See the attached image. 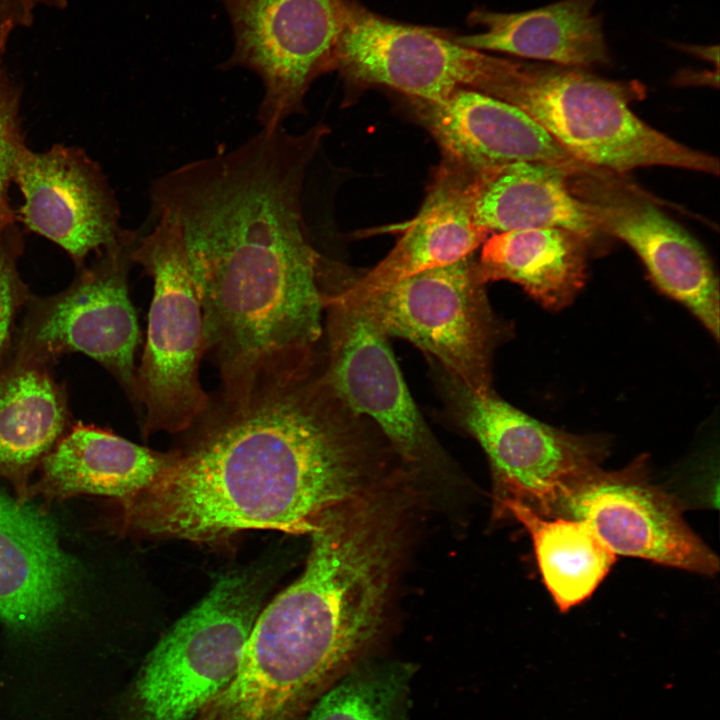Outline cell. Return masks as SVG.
I'll return each mask as SVG.
<instances>
[{"instance_id":"obj_21","label":"cell","mask_w":720,"mask_h":720,"mask_svg":"<svg viewBox=\"0 0 720 720\" xmlns=\"http://www.w3.org/2000/svg\"><path fill=\"white\" fill-rule=\"evenodd\" d=\"M587 241L561 228L499 232L482 243L477 262L484 283L520 285L550 309L568 305L586 279Z\"/></svg>"},{"instance_id":"obj_23","label":"cell","mask_w":720,"mask_h":720,"mask_svg":"<svg viewBox=\"0 0 720 720\" xmlns=\"http://www.w3.org/2000/svg\"><path fill=\"white\" fill-rule=\"evenodd\" d=\"M527 530L545 587L561 612L591 597L616 554L584 522L545 517L513 501L500 503Z\"/></svg>"},{"instance_id":"obj_4","label":"cell","mask_w":720,"mask_h":720,"mask_svg":"<svg viewBox=\"0 0 720 720\" xmlns=\"http://www.w3.org/2000/svg\"><path fill=\"white\" fill-rule=\"evenodd\" d=\"M152 229L138 232L130 251L153 281L147 337L135 370L132 401L141 431L183 433L205 411L210 395L199 370L205 355L203 313L189 268L183 230L167 210H151Z\"/></svg>"},{"instance_id":"obj_26","label":"cell","mask_w":720,"mask_h":720,"mask_svg":"<svg viewBox=\"0 0 720 720\" xmlns=\"http://www.w3.org/2000/svg\"><path fill=\"white\" fill-rule=\"evenodd\" d=\"M0 52V212L10 210L9 187L27 148L19 116L20 90L2 64Z\"/></svg>"},{"instance_id":"obj_17","label":"cell","mask_w":720,"mask_h":720,"mask_svg":"<svg viewBox=\"0 0 720 720\" xmlns=\"http://www.w3.org/2000/svg\"><path fill=\"white\" fill-rule=\"evenodd\" d=\"M471 180L472 174L459 167L450 164L442 169L420 210L402 225V236L380 262L346 282L322 280V288L369 294L473 255L488 232L473 217Z\"/></svg>"},{"instance_id":"obj_25","label":"cell","mask_w":720,"mask_h":720,"mask_svg":"<svg viewBox=\"0 0 720 720\" xmlns=\"http://www.w3.org/2000/svg\"><path fill=\"white\" fill-rule=\"evenodd\" d=\"M22 248L13 210L0 212V366L10 342L14 318L26 296L17 269Z\"/></svg>"},{"instance_id":"obj_27","label":"cell","mask_w":720,"mask_h":720,"mask_svg":"<svg viewBox=\"0 0 720 720\" xmlns=\"http://www.w3.org/2000/svg\"><path fill=\"white\" fill-rule=\"evenodd\" d=\"M67 0H0V41L7 44L12 33L33 25L42 8L64 10Z\"/></svg>"},{"instance_id":"obj_7","label":"cell","mask_w":720,"mask_h":720,"mask_svg":"<svg viewBox=\"0 0 720 720\" xmlns=\"http://www.w3.org/2000/svg\"><path fill=\"white\" fill-rule=\"evenodd\" d=\"M426 359L444 417L477 440L487 454L500 503L513 501L542 516L559 517L576 487L600 469L606 442L540 422L493 389L476 393Z\"/></svg>"},{"instance_id":"obj_8","label":"cell","mask_w":720,"mask_h":720,"mask_svg":"<svg viewBox=\"0 0 720 720\" xmlns=\"http://www.w3.org/2000/svg\"><path fill=\"white\" fill-rule=\"evenodd\" d=\"M137 235L125 230L69 287L31 301L15 361L46 367L63 353L81 352L104 366L133 399L139 327L128 272Z\"/></svg>"},{"instance_id":"obj_12","label":"cell","mask_w":720,"mask_h":720,"mask_svg":"<svg viewBox=\"0 0 720 720\" xmlns=\"http://www.w3.org/2000/svg\"><path fill=\"white\" fill-rule=\"evenodd\" d=\"M587 524L616 555L713 576L717 556L688 526L675 496L654 484L643 457L601 468L580 483L560 516Z\"/></svg>"},{"instance_id":"obj_13","label":"cell","mask_w":720,"mask_h":720,"mask_svg":"<svg viewBox=\"0 0 720 720\" xmlns=\"http://www.w3.org/2000/svg\"><path fill=\"white\" fill-rule=\"evenodd\" d=\"M324 315L322 368L335 392L376 425L404 464L441 466L442 448L416 406L387 338L345 306L326 304Z\"/></svg>"},{"instance_id":"obj_22","label":"cell","mask_w":720,"mask_h":720,"mask_svg":"<svg viewBox=\"0 0 720 720\" xmlns=\"http://www.w3.org/2000/svg\"><path fill=\"white\" fill-rule=\"evenodd\" d=\"M67 425L64 392L45 366L14 361L0 368V477L23 486Z\"/></svg>"},{"instance_id":"obj_3","label":"cell","mask_w":720,"mask_h":720,"mask_svg":"<svg viewBox=\"0 0 720 720\" xmlns=\"http://www.w3.org/2000/svg\"><path fill=\"white\" fill-rule=\"evenodd\" d=\"M486 94L522 110L586 165L619 174L647 166L719 173L716 157L672 139L634 114L630 103L645 95L637 81L502 57Z\"/></svg>"},{"instance_id":"obj_18","label":"cell","mask_w":720,"mask_h":720,"mask_svg":"<svg viewBox=\"0 0 720 720\" xmlns=\"http://www.w3.org/2000/svg\"><path fill=\"white\" fill-rule=\"evenodd\" d=\"M598 0H561L517 13L477 9L469 16L477 33L456 35L459 43L564 66L591 69L610 63Z\"/></svg>"},{"instance_id":"obj_6","label":"cell","mask_w":720,"mask_h":720,"mask_svg":"<svg viewBox=\"0 0 720 720\" xmlns=\"http://www.w3.org/2000/svg\"><path fill=\"white\" fill-rule=\"evenodd\" d=\"M260 598L250 576L219 577L147 654L116 720H193L233 678Z\"/></svg>"},{"instance_id":"obj_1","label":"cell","mask_w":720,"mask_h":720,"mask_svg":"<svg viewBox=\"0 0 720 720\" xmlns=\"http://www.w3.org/2000/svg\"><path fill=\"white\" fill-rule=\"evenodd\" d=\"M308 160L285 133L260 131L152 182L151 210H167L181 224L205 354L224 396L306 368L321 354V257L300 206Z\"/></svg>"},{"instance_id":"obj_20","label":"cell","mask_w":720,"mask_h":720,"mask_svg":"<svg viewBox=\"0 0 720 720\" xmlns=\"http://www.w3.org/2000/svg\"><path fill=\"white\" fill-rule=\"evenodd\" d=\"M571 174L536 162H513L472 174L474 220L488 233L561 228L591 240L600 232L584 202L571 191Z\"/></svg>"},{"instance_id":"obj_16","label":"cell","mask_w":720,"mask_h":720,"mask_svg":"<svg viewBox=\"0 0 720 720\" xmlns=\"http://www.w3.org/2000/svg\"><path fill=\"white\" fill-rule=\"evenodd\" d=\"M424 118L453 166L472 174L513 162L545 163L578 173L592 166L572 157L516 106L474 89L425 104Z\"/></svg>"},{"instance_id":"obj_19","label":"cell","mask_w":720,"mask_h":720,"mask_svg":"<svg viewBox=\"0 0 720 720\" xmlns=\"http://www.w3.org/2000/svg\"><path fill=\"white\" fill-rule=\"evenodd\" d=\"M176 453L152 450L80 424L42 460L34 490L50 498L89 494L123 502L149 487L173 462Z\"/></svg>"},{"instance_id":"obj_2","label":"cell","mask_w":720,"mask_h":720,"mask_svg":"<svg viewBox=\"0 0 720 720\" xmlns=\"http://www.w3.org/2000/svg\"><path fill=\"white\" fill-rule=\"evenodd\" d=\"M169 467L121 502L127 526L215 542L244 530L308 533L333 506L384 482L398 458L326 379L322 359L210 395ZM183 432V433H184Z\"/></svg>"},{"instance_id":"obj_9","label":"cell","mask_w":720,"mask_h":720,"mask_svg":"<svg viewBox=\"0 0 720 720\" xmlns=\"http://www.w3.org/2000/svg\"><path fill=\"white\" fill-rule=\"evenodd\" d=\"M347 0H220L234 37L221 65L254 72L264 94L257 119L263 130L282 126L302 110L311 82L333 68Z\"/></svg>"},{"instance_id":"obj_10","label":"cell","mask_w":720,"mask_h":720,"mask_svg":"<svg viewBox=\"0 0 720 720\" xmlns=\"http://www.w3.org/2000/svg\"><path fill=\"white\" fill-rule=\"evenodd\" d=\"M499 60L462 45L447 31L391 20L347 0L333 68L360 83L437 104L459 89L486 93Z\"/></svg>"},{"instance_id":"obj_15","label":"cell","mask_w":720,"mask_h":720,"mask_svg":"<svg viewBox=\"0 0 720 720\" xmlns=\"http://www.w3.org/2000/svg\"><path fill=\"white\" fill-rule=\"evenodd\" d=\"M78 568L49 515L0 491V620L39 631L72 599Z\"/></svg>"},{"instance_id":"obj_14","label":"cell","mask_w":720,"mask_h":720,"mask_svg":"<svg viewBox=\"0 0 720 720\" xmlns=\"http://www.w3.org/2000/svg\"><path fill=\"white\" fill-rule=\"evenodd\" d=\"M14 181L24 198V224L58 244L78 266L90 253H101L122 239L125 230L114 193L97 163L80 149L26 148Z\"/></svg>"},{"instance_id":"obj_11","label":"cell","mask_w":720,"mask_h":720,"mask_svg":"<svg viewBox=\"0 0 720 720\" xmlns=\"http://www.w3.org/2000/svg\"><path fill=\"white\" fill-rule=\"evenodd\" d=\"M624 176L593 167L569 175L568 183L598 231L629 245L657 287L686 306L717 339L719 284L707 253L656 200Z\"/></svg>"},{"instance_id":"obj_5","label":"cell","mask_w":720,"mask_h":720,"mask_svg":"<svg viewBox=\"0 0 720 720\" xmlns=\"http://www.w3.org/2000/svg\"><path fill=\"white\" fill-rule=\"evenodd\" d=\"M323 302L353 310L387 339L409 341L470 390H492L493 357L511 328L493 311L473 255L369 294L323 290Z\"/></svg>"},{"instance_id":"obj_24","label":"cell","mask_w":720,"mask_h":720,"mask_svg":"<svg viewBox=\"0 0 720 720\" xmlns=\"http://www.w3.org/2000/svg\"><path fill=\"white\" fill-rule=\"evenodd\" d=\"M415 668L364 658L315 702L304 720H408Z\"/></svg>"}]
</instances>
